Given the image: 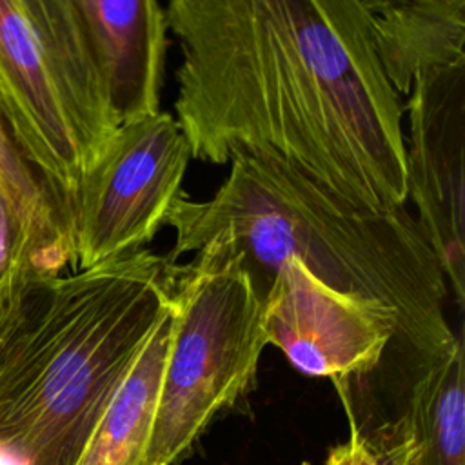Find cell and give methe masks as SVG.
<instances>
[{
  "label": "cell",
  "instance_id": "6da1fadb",
  "mask_svg": "<svg viewBox=\"0 0 465 465\" xmlns=\"http://www.w3.org/2000/svg\"><path fill=\"white\" fill-rule=\"evenodd\" d=\"M176 124L191 158L285 163L352 203H407L403 102L363 0H171Z\"/></svg>",
  "mask_w": 465,
  "mask_h": 465
},
{
  "label": "cell",
  "instance_id": "7a4b0ae2",
  "mask_svg": "<svg viewBox=\"0 0 465 465\" xmlns=\"http://www.w3.org/2000/svg\"><path fill=\"white\" fill-rule=\"evenodd\" d=\"M229 163L211 198H176L163 222L174 231L169 262L218 243L260 296L271 272L294 260L325 287L394 314L396 336L380 361L443 356L461 340L445 314L443 269L407 203L363 207L263 156L238 153Z\"/></svg>",
  "mask_w": 465,
  "mask_h": 465
},
{
  "label": "cell",
  "instance_id": "3957f363",
  "mask_svg": "<svg viewBox=\"0 0 465 465\" xmlns=\"http://www.w3.org/2000/svg\"><path fill=\"white\" fill-rule=\"evenodd\" d=\"M176 271L143 247L22 289L0 322V465H76L169 312Z\"/></svg>",
  "mask_w": 465,
  "mask_h": 465
},
{
  "label": "cell",
  "instance_id": "277c9868",
  "mask_svg": "<svg viewBox=\"0 0 465 465\" xmlns=\"http://www.w3.org/2000/svg\"><path fill=\"white\" fill-rule=\"evenodd\" d=\"M0 120L73 222L120 127L74 0H0Z\"/></svg>",
  "mask_w": 465,
  "mask_h": 465
},
{
  "label": "cell",
  "instance_id": "5b68a950",
  "mask_svg": "<svg viewBox=\"0 0 465 465\" xmlns=\"http://www.w3.org/2000/svg\"><path fill=\"white\" fill-rule=\"evenodd\" d=\"M263 307L236 254L218 243L178 263L171 334L145 465H173L256 383Z\"/></svg>",
  "mask_w": 465,
  "mask_h": 465
},
{
  "label": "cell",
  "instance_id": "8992f818",
  "mask_svg": "<svg viewBox=\"0 0 465 465\" xmlns=\"http://www.w3.org/2000/svg\"><path fill=\"white\" fill-rule=\"evenodd\" d=\"M189 145L169 113L118 127L73 209L74 267L143 249L183 193Z\"/></svg>",
  "mask_w": 465,
  "mask_h": 465
},
{
  "label": "cell",
  "instance_id": "52a82bcc",
  "mask_svg": "<svg viewBox=\"0 0 465 465\" xmlns=\"http://www.w3.org/2000/svg\"><path fill=\"white\" fill-rule=\"evenodd\" d=\"M407 200L436 252L450 296L465 302V65L414 80L407 104Z\"/></svg>",
  "mask_w": 465,
  "mask_h": 465
},
{
  "label": "cell",
  "instance_id": "ba28073f",
  "mask_svg": "<svg viewBox=\"0 0 465 465\" xmlns=\"http://www.w3.org/2000/svg\"><path fill=\"white\" fill-rule=\"evenodd\" d=\"M258 298L267 345L307 376L367 372L396 336L392 312L325 287L294 260L271 272Z\"/></svg>",
  "mask_w": 465,
  "mask_h": 465
},
{
  "label": "cell",
  "instance_id": "9c48e42d",
  "mask_svg": "<svg viewBox=\"0 0 465 465\" xmlns=\"http://www.w3.org/2000/svg\"><path fill=\"white\" fill-rule=\"evenodd\" d=\"M347 420L396 425L412 441L411 465H465L463 341L443 356L332 380Z\"/></svg>",
  "mask_w": 465,
  "mask_h": 465
},
{
  "label": "cell",
  "instance_id": "30bf717a",
  "mask_svg": "<svg viewBox=\"0 0 465 465\" xmlns=\"http://www.w3.org/2000/svg\"><path fill=\"white\" fill-rule=\"evenodd\" d=\"M118 125L160 113L165 9L154 0H74Z\"/></svg>",
  "mask_w": 465,
  "mask_h": 465
},
{
  "label": "cell",
  "instance_id": "8fae6325",
  "mask_svg": "<svg viewBox=\"0 0 465 465\" xmlns=\"http://www.w3.org/2000/svg\"><path fill=\"white\" fill-rule=\"evenodd\" d=\"M378 64L401 96L416 78L465 65V0L365 2Z\"/></svg>",
  "mask_w": 465,
  "mask_h": 465
},
{
  "label": "cell",
  "instance_id": "7c38bea8",
  "mask_svg": "<svg viewBox=\"0 0 465 465\" xmlns=\"http://www.w3.org/2000/svg\"><path fill=\"white\" fill-rule=\"evenodd\" d=\"M169 334L171 309L143 345L76 465H145Z\"/></svg>",
  "mask_w": 465,
  "mask_h": 465
},
{
  "label": "cell",
  "instance_id": "4fadbf2b",
  "mask_svg": "<svg viewBox=\"0 0 465 465\" xmlns=\"http://www.w3.org/2000/svg\"><path fill=\"white\" fill-rule=\"evenodd\" d=\"M0 196L7 203L38 278L74 267L73 222L13 145L0 120Z\"/></svg>",
  "mask_w": 465,
  "mask_h": 465
},
{
  "label": "cell",
  "instance_id": "5bb4252c",
  "mask_svg": "<svg viewBox=\"0 0 465 465\" xmlns=\"http://www.w3.org/2000/svg\"><path fill=\"white\" fill-rule=\"evenodd\" d=\"M352 465H411L414 449L396 425L371 420H347Z\"/></svg>",
  "mask_w": 465,
  "mask_h": 465
},
{
  "label": "cell",
  "instance_id": "9a60e30c",
  "mask_svg": "<svg viewBox=\"0 0 465 465\" xmlns=\"http://www.w3.org/2000/svg\"><path fill=\"white\" fill-rule=\"evenodd\" d=\"M36 278L38 274L24 249L18 225L0 196V322L13 307L22 289Z\"/></svg>",
  "mask_w": 465,
  "mask_h": 465
},
{
  "label": "cell",
  "instance_id": "2e32d148",
  "mask_svg": "<svg viewBox=\"0 0 465 465\" xmlns=\"http://www.w3.org/2000/svg\"><path fill=\"white\" fill-rule=\"evenodd\" d=\"M325 465H352V449H351V443L345 441V443H341V445L331 449Z\"/></svg>",
  "mask_w": 465,
  "mask_h": 465
}]
</instances>
